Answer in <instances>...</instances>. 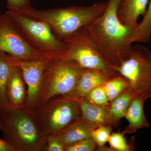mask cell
<instances>
[{"instance_id": "obj_1", "label": "cell", "mask_w": 151, "mask_h": 151, "mask_svg": "<svg viewBox=\"0 0 151 151\" xmlns=\"http://www.w3.org/2000/svg\"><path fill=\"white\" fill-rule=\"evenodd\" d=\"M122 0H108L107 8L100 16L86 26L100 52L114 68L129 56L135 29L123 24L118 16Z\"/></svg>"}, {"instance_id": "obj_2", "label": "cell", "mask_w": 151, "mask_h": 151, "mask_svg": "<svg viewBox=\"0 0 151 151\" xmlns=\"http://www.w3.org/2000/svg\"><path fill=\"white\" fill-rule=\"evenodd\" d=\"M108 4V1L87 7L73 6L37 10L31 6L19 12L45 22L58 37L64 40L100 16Z\"/></svg>"}, {"instance_id": "obj_3", "label": "cell", "mask_w": 151, "mask_h": 151, "mask_svg": "<svg viewBox=\"0 0 151 151\" xmlns=\"http://www.w3.org/2000/svg\"><path fill=\"white\" fill-rule=\"evenodd\" d=\"M4 140L15 151H42L47 136L25 108H8L0 113Z\"/></svg>"}, {"instance_id": "obj_4", "label": "cell", "mask_w": 151, "mask_h": 151, "mask_svg": "<svg viewBox=\"0 0 151 151\" xmlns=\"http://www.w3.org/2000/svg\"><path fill=\"white\" fill-rule=\"evenodd\" d=\"M30 45L49 59L60 58L66 43L45 22L19 11L6 12Z\"/></svg>"}, {"instance_id": "obj_5", "label": "cell", "mask_w": 151, "mask_h": 151, "mask_svg": "<svg viewBox=\"0 0 151 151\" xmlns=\"http://www.w3.org/2000/svg\"><path fill=\"white\" fill-rule=\"evenodd\" d=\"M64 40L66 49L60 58L74 61L83 69L94 70L108 78L120 74L101 54L86 27Z\"/></svg>"}, {"instance_id": "obj_6", "label": "cell", "mask_w": 151, "mask_h": 151, "mask_svg": "<svg viewBox=\"0 0 151 151\" xmlns=\"http://www.w3.org/2000/svg\"><path fill=\"white\" fill-rule=\"evenodd\" d=\"M83 69L71 60L61 58L50 60L38 106L55 97L69 96L75 89Z\"/></svg>"}, {"instance_id": "obj_7", "label": "cell", "mask_w": 151, "mask_h": 151, "mask_svg": "<svg viewBox=\"0 0 151 151\" xmlns=\"http://www.w3.org/2000/svg\"><path fill=\"white\" fill-rule=\"evenodd\" d=\"M31 114L47 136L58 134L81 117L77 101L63 97H55L39 105Z\"/></svg>"}, {"instance_id": "obj_8", "label": "cell", "mask_w": 151, "mask_h": 151, "mask_svg": "<svg viewBox=\"0 0 151 151\" xmlns=\"http://www.w3.org/2000/svg\"><path fill=\"white\" fill-rule=\"evenodd\" d=\"M115 69L129 82L134 95L151 99V52L146 47L132 46L128 58Z\"/></svg>"}, {"instance_id": "obj_9", "label": "cell", "mask_w": 151, "mask_h": 151, "mask_svg": "<svg viewBox=\"0 0 151 151\" xmlns=\"http://www.w3.org/2000/svg\"><path fill=\"white\" fill-rule=\"evenodd\" d=\"M0 51L18 59L46 58L30 45L6 12L0 18Z\"/></svg>"}, {"instance_id": "obj_10", "label": "cell", "mask_w": 151, "mask_h": 151, "mask_svg": "<svg viewBox=\"0 0 151 151\" xmlns=\"http://www.w3.org/2000/svg\"><path fill=\"white\" fill-rule=\"evenodd\" d=\"M11 56L12 63L21 70L27 86L24 108L32 113L37 108L50 60H20Z\"/></svg>"}, {"instance_id": "obj_11", "label": "cell", "mask_w": 151, "mask_h": 151, "mask_svg": "<svg viewBox=\"0 0 151 151\" xmlns=\"http://www.w3.org/2000/svg\"><path fill=\"white\" fill-rule=\"evenodd\" d=\"M6 95L9 108H24L26 85L21 70L12 63L7 84Z\"/></svg>"}, {"instance_id": "obj_12", "label": "cell", "mask_w": 151, "mask_h": 151, "mask_svg": "<svg viewBox=\"0 0 151 151\" xmlns=\"http://www.w3.org/2000/svg\"><path fill=\"white\" fill-rule=\"evenodd\" d=\"M147 100L141 95H134L132 98L124 115L129 122L123 132L125 134H133L140 129L150 127L144 111V103Z\"/></svg>"}, {"instance_id": "obj_13", "label": "cell", "mask_w": 151, "mask_h": 151, "mask_svg": "<svg viewBox=\"0 0 151 151\" xmlns=\"http://www.w3.org/2000/svg\"><path fill=\"white\" fill-rule=\"evenodd\" d=\"M149 0H122L118 11V16L123 24L136 29L138 20L145 15Z\"/></svg>"}, {"instance_id": "obj_14", "label": "cell", "mask_w": 151, "mask_h": 151, "mask_svg": "<svg viewBox=\"0 0 151 151\" xmlns=\"http://www.w3.org/2000/svg\"><path fill=\"white\" fill-rule=\"evenodd\" d=\"M110 78L94 70L84 69L75 89L69 96L65 98L73 100L83 98L92 89L103 85Z\"/></svg>"}, {"instance_id": "obj_15", "label": "cell", "mask_w": 151, "mask_h": 151, "mask_svg": "<svg viewBox=\"0 0 151 151\" xmlns=\"http://www.w3.org/2000/svg\"><path fill=\"white\" fill-rule=\"evenodd\" d=\"M81 109V118L96 127L112 126L109 106H104L94 105L77 99Z\"/></svg>"}, {"instance_id": "obj_16", "label": "cell", "mask_w": 151, "mask_h": 151, "mask_svg": "<svg viewBox=\"0 0 151 151\" xmlns=\"http://www.w3.org/2000/svg\"><path fill=\"white\" fill-rule=\"evenodd\" d=\"M97 127L81 117L58 134L66 147L78 141L91 137V132Z\"/></svg>"}, {"instance_id": "obj_17", "label": "cell", "mask_w": 151, "mask_h": 151, "mask_svg": "<svg viewBox=\"0 0 151 151\" xmlns=\"http://www.w3.org/2000/svg\"><path fill=\"white\" fill-rule=\"evenodd\" d=\"M134 96L129 87L127 88L111 102L109 113L112 127L118 126L124 115L132 98Z\"/></svg>"}, {"instance_id": "obj_18", "label": "cell", "mask_w": 151, "mask_h": 151, "mask_svg": "<svg viewBox=\"0 0 151 151\" xmlns=\"http://www.w3.org/2000/svg\"><path fill=\"white\" fill-rule=\"evenodd\" d=\"M12 65L10 55L0 51V113L9 108L6 87Z\"/></svg>"}, {"instance_id": "obj_19", "label": "cell", "mask_w": 151, "mask_h": 151, "mask_svg": "<svg viewBox=\"0 0 151 151\" xmlns=\"http://www.w3.org/2000/svg\"><path fill=\"white\" fill-rule=\"evenodd\" d=\"M151 35V0L142 20L138 24L132 37V42L147 43L150 41Z\"/></svg>"}, {"instance_id": "obj_20", "label": "cell", "mask_w": 151, "mask_h": 151, "mask_svg": "<svg viewBox=\"0 0 151 151\" xmlns=\"http://www.w3.org/2000/svg\"><path fill=\"white\" fill-rule=\"evenodd\" d=\"M103 86L110 103L124 90L129 87L127 79L121 74L108 79Z\"/></svg>"}, {"instance_id": "obj_21", "label": "cell", "mask_w": 151, "mask_h": 151, "mask_svg": "<svg viewBox=\"0 0 151 151\" xmlns=\"http://www.w3.org/2000/svg\"><path fill=\"white\" fill-rule=\"evenodd\" d=\"M78 99L100 106H109L111 103L108 100L103 85L95 87L83 98Z\"/></svg>"}, {"instance_id": "obj_22", "label": "cell", "mask_w": 151, "mask_h": 151, "mask_svg": "<svg viewBox=\"0 0 151 151\" xmlns=\"http://www.w3.org/2000/svg\"><path fill=\"white\" fill-rule=\"evenodd\" d=\"M108 142L113 151H130L135 150L134 142L131 145H128L125 134L123 132L111 133Z\"/></svg>"}, {"instance_id": "obj_23", "label": "cell", "mask_w": 151, "mask_h": 151, "mask_svg": "<svg viewBox=\"0 0 151 151\" xmlns=\"http://www.w3.org/2000/svg\"><path fill=\"white\" fill-rule=\"evenodd\" d=\"M112 129V126H100L92 130L91 137L97 144V147L105 145L108 142Z\"/></svg>"}, {"instance_id": "obj_24", "label": "cell", "mask_w": 151, "mask_h": 151, "mask_svg": "<svg viewBox=\"0 0 151 151\" xmlns=\"http://www.w3.org/2000/svg\"><path fill=\"white\" fill-rule=\"evenodd\" d=\"M97 145L92 137L86 138L65 147V151H96Z\"/></svg>"}, {"instance_id": "obj_25", "label": "cell", "mask_w": 151, "mask_h": 151, "mask_svg": "<svg viewBox=\"0 0 151 151\" xmlns=\"http://www.w3.org/2000/svg\"><path fill=\"white\" fill-rule=\"evenodd\" d=\"M65 146L58 134L47 135L42 151H65Z\"/></svg>"}, {"instance_id": "obj_26", "label": "cell", "mask_w": 151, "mask_h": 151, "mask_svg": "<svg viewBox=\"0 0 151 151\" xmlns=\"http://www.w3.org/2000/svg\"><path fill=\"white\" fill-rule=\"evenodd\" d=\"M7 8L10 11H19L31 7V0H6Z\"/></svg>"}, {"instance_id": "obj_27", "label": "cell", "mask_w": 151, "mask_h": 151, "mask_svg": "<svg viewBox=\"0 0 151 151\" xmlns=\"http://www.w3.org/2000/svg\"><path fill=\"white\" fill-rule=\"evenodd\" d=\"M0 151H15L8 142L0 139Z\"/></svg>"}, {"instance_id": "obj_28", "label": "cell", "mask_w": 151, "mask_h": 151, "mask_svg": "<svg viewBox=\"0 0 151 151\" xmlns=\"http://www.w3.org/2000/svg\"><path fill=\"white\" fill-rule=\"evenodd\" d=\"M3 129V127L2 126L1 123V122H0V130H1V131H2Z\"/></svg>"}, {"instance_id": "obj_29", "label": "cell", "mask_w": 151, "mask_h": 151, "mask_svg": "<svg viewBox=\"0 0 151 151\" xmlns=\"http://www.w3.org/2000/svg\"><path fill=\"white\" fill-rule=\"evenodd\" d=\"M1 12H0V18H1Z\"/></svg>"}]
</instances>
